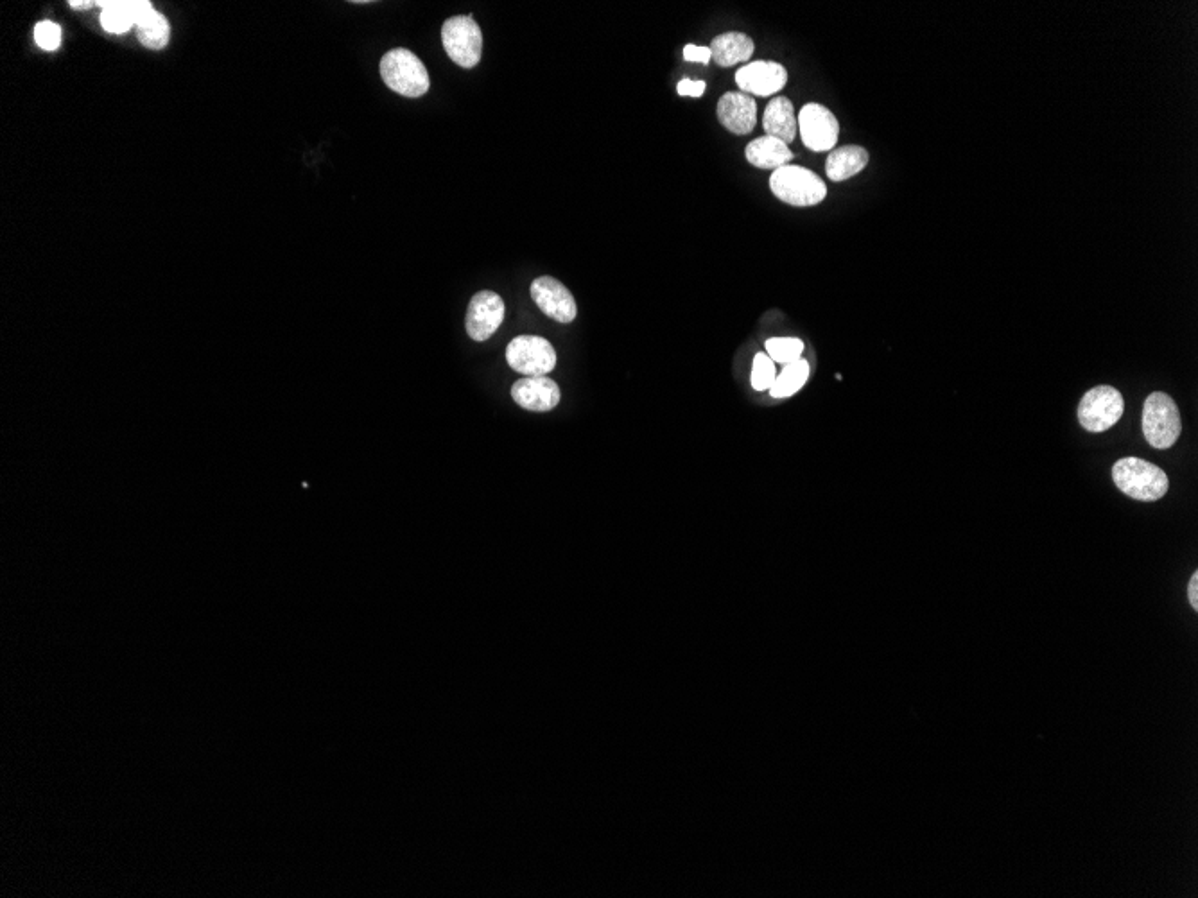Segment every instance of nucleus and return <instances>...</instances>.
Returning a JSON list of instances; mask_svg holds the SVG:
<instances>
[{
    "mask_svg": "<svg viewBox=\"0 0 1198 898\" xmlns=\"http://www.w3.org/2000/svg\"><path fill=\"white\" fill-rule=\"evenodd\" d=\"M137 29H139L137 36H139L140 44L148 49L158 51L169 44V38H171L169 20L162 13H158L157 9L149 11L148 15L137 24Z\"/></svg>",
    "mask_w": 1198,
    "mask_h": 898,
    "instance_id": "6ab92c4d",
    "label": "nucleus"
},
{
    "mask_svg": "<svg viewBox=\"0 0 1198 898\" xmlns=\"http://www.w3.org/2000/svg\"><path fill=\"white\" fill-rule=\"evenodd\" d=\"M512 397L517 402V406L526 411L546 413L558 406L560 388L555 380L549 379L546 375L526 377V379L517 380L513 384Z\"/></svg>",
    "mask_w": 1198,
    "mask_h": 898,
    "instance_id": "f8f14e48",
    "label": "nucleus"
},
{
    "mask_svg": "<svg viewBox=\"0 0 1198 898\" xmlns=\"http://www.w3.org/2000/svg\"><path fill=\"white\" fill-rule=\"evenodd\" d=\"M506 361L513 372L542 377L555 370L556 350L544 337L519 336L506 348Z\"/></svg>",
    "mask_w": 1198,
    "mask_h": 898,
    "instance_id": "0eeeda50",
    "label": "nucleus"
},
{
    "mask_svg": "<svg viewBox=\"0 0 1198 898\" xmlns=\"http://www.w3.org/2000/svg\"><path fill=\"white\" fill-rule=\"evenodd\" d=\"M1125 400L1112 386L1089 389L1078 404V422L1089 432H1105L1120 422Z\"/></svg>",
    "mask_w": 1198,
    "mask_h": 898,
    "instance_id": "423d86ee",
    "label": "nucleus"
},
{
    "mask_svg": "<svg viewBox=\"0 0 1198 898\" xmlns=\"http://www.w3.org/2000/svg\"><path fill=\"white\" fill-rule=\"evenodd\" d=\"M531 298L547 318L558 323H571L578 314L571 291L553 277H540L531 284Z\"/></svg>",
    "mask_w": 1198,
    "mask_h": 898,
    "instance_id": "9d476101",
    "label": "nucleus"
},
{
    "mask_svg": "<svg viewBox=\"0 0 1198 898\" xmlns=\"http://www.w3.org/2000/svg\"><path fill=\"white\" fill-rule=\"evenodd\" d=\"M442 42L449 58L463 69H474L481 60L483 33L472 15H460L445 20Z\"/></svg>",
    "mask_w": 1198,
    "mask_h": 898,
    "instance_id": "39448f33",
    "label": "nucleus"
},
{
    "mask_svg": "<svg viewBox=\"0 0 1198 898\" xmlns=\"http://www.w3.org/2000/svg\"><path fill=\"white\" fill-rule=\"evenodd\" d=\"M766 352L773 363L786 364L795 363L802 359L804 352V343L799 337H772L766 341Z\"/></svg>",
    "mask_w": 1198,
    "mask_h": 898,
    "instance_id": "412c9836",
    "label": "nucleus"
},
{
    "mask_svg": "<svg viewBox=\"0 0 1198 898\" xmlns=\"http://www.w3.org/2000/svg\"><path fill=\"white\" fill-rule=\"evenodd\" d=\"M97 4L103 6L101 26L108 33L121 35V33L130 31L131 27L137 26L133 0H106V2H97Z\"/></svg>",
    "mask_w": 1198,
    "mask_h": 898,
    "instance_id": "a211bd4d",
    "label": "nucleus"
},
{
    "mask_svg": "<svg viewBox=\"0 0 1198 898\" xmlns=\"http://www.w3.org/2000/svg\"><path fill=\"white\" fill-rule=\"evenodd\" d=\"M384 83L404 97H422L431 87L426 65L408 49H393L381 60Z\"/></svg>",
    "mask_w": 1198,
    "mask_h": 898,
    "instance_id": "7ed1b4c3",
    "label": "nucleus"
},
{
    "mask_svg": "<svg viewBox=\"0 0 1198 898\" xmlns=\"http://www.w3.org/2000/svg\"><path fill=\"white\" fill-rule=\"evenodd\" d=\"M94 4H96V2H92V0H85V2H83V0H81V2H79V0H70L69 2V6L72 9H90L92 6H94Z\"/></svg>",
    "mask_w": 1198,
    "mask_h": 898,
    "instance_id": "bb28decb",
    "label": "nucleus"
},
{
    "mask_svg": "<svg viewBox=\"0 0 1198 898\" xmlns=\"http://www.w3.org/2000/svg\"><path fill=\"white\" fill-rule=\"evenodd\" d=\"M684 58L687 61H698V63H709L711 58V49L709 47H698V45L689 44L684 47Z\"/></svg>",
    "mask_w": 1198,
    "mask_h": 898,
    "instance_id": "393cba45",
    "label": "nucleus"
},
{
    "mask_svg": "<svg viewBox=\"0 0 1198 898\" xmlns=\"http://www.w3.org/2000/svg\"><path fill=\"white\" fill-rule=\"evenodd\" d=\"M763 126L768 137L782 140L784 144H790L795 140L799 124L793 103L788 97L779 95L768 103L764 110Z\"/></svg>",
    "mask_w": 1198,
    "mask_h": 898,
    "instance_id": "4468645a",
    "label": "nucleus"
},
{
    "mask_svg": "<svg viewBox=\"0 0 1198 898\" xmlns=\"http://www.w3.org/2000/svg\"><path fill=\"white\" fill-rule=\"evenodd\" d=\"M748 164L754 165L757 169H768V171H777L784 165H790L793 153L790 151L788 144H784L782 140L775 137H759L752 140L747 146Z\"/></svg>",
    "mask_w": 1198,
    "mask_h": 898,
    "instance_id": "f3484780",
    "label": "nucleus"
},
{
    "mask_svg": "<svg viewBox=\"0 0 1198 898\" xmlns=\"http://www.w3.org/2000/svg\"><path fill=\"white\" fill-rule=\"evenodd\" d=\"M775 364L768 354H757L752 366V388L756 391H770L775 382Z\"/></svg>",
    "mask_w": 1198,
    "mask_h": 898,
    "instance_id": "4be33fe9",
    "label": "nucleus"
},
{
    "mask_svg": "<svg viewBox=\"0 0 1198 898\" xmlns=\"http://www.w3.org/2000/svg\"><path fill=\"white\" fill-rule=\"evenodd\" d=\"M1112 479L1127 497L1141 502L1159 501L1170 488L1168 475L1163 468L1139 458L1116 461L1112 467Z\"/></svg>",
    "mask_w": 1198,
    "mask_h": 898,
    "instance_id": "f257e3e1",
    "label": "nucleus"
},
{
    "mask_svg": "<svg viewBox=\"0 0 1198 898\" xmlns=\"http://www.w3.org/2000/svg\"><path fill=\"white\" fill-rule=\"evenodd\" d=\"M1181 432V413L1172 397L1155 391L1146 398L1143 407V434L1154 449H1170L1179 440Z\"/></svg>",
    "mask_w": 1198,
    "mask_h": 898,
    "instance_id": "20e7f679",
    "label": "nucleus"
},
{
    "mask_svg": "<svg viewBox=\"0 0 1198 898\" xmlns=\"http://www.w3.org/2000/svg\"><path fill=\"white\" fill-rule=\"evenodd\" d=\"M770 189L777 198L793 207H815L827 196L824 180L799 165H784L773 171Z\"/></svg>",
    "mask_w": 1198,
    "mask_h": 898,
    "instance_id": "f03ea898",
    "label": "nucleus"
},
{
    "mask_svg": "<svg viewBox=\"0 0 1198 898\" xmlns=\"http://www.w3.org/2000/svg\"><path fill=\"white\" fill-rule=\"evenodd\" d=\"M809 377V363L804 359H799L795 363L786 364L781 375L775 379L770 395L773 398H788L793 397L799 391Z\"/></svg>",
    "mask_w": 1198,
    "mask_h": 898,
    "instance_id": "aec40b11",
    "label": "nucleus"
},
{
    "mask_svg": "<svg viewBox=\"0 0 1198 898\" xmlns=\"http://www.w3.org/2000/svg\"><path fill=\"white\" fill-rule=\"evenodd\" d=\"M35 40L45 51H56L61 44V27L51 20L38 22L35 27Z\"/></svg>",
    "mask_w": 1198,
    "mask_h": 898,
    "instance_id": "5701e85b",
    "label": "nucleus"
},
{
    "mask_svg": "<svg viewBox=\"0 0 1198 898\" xmlns=\"http://www.w3.org/2000/svg\"><path fill=\"white\" fill-rule=\"evenodd\" d=\"M718 119L734 135H748L757 124V104L752 95L727 92L718 101Z\"/></svg>",
    "mask_w": 1198,
    "mask_h": 898,
    "instance_id": "ddd939ff",
    "label": "nucleus"
},
{
    "mask_svg": "<svg viewBox=\"0 0 1198 898\" xmlns=\"http://www.w3.org/2000/svg\"><path fill=\"white\" fill-rule=\"evenodd\" d=\"M1188 597H1190L1193 610H1198V572H1193V576H1191L1190 585H1188Z\"/></svg>",
    "mask_w": 1198,
    "mask_h": 898,
    "instance_id": "a878e982",
    "label": "nucleus"
},
{
    "mask_svg": "<svg viewBox=\"0 0 1198 898\" xmlns=\"http://www.w3.org/2000/svg\"><path fill=\"white\" fill-rule=\"evenodd\" d=\"M504 320L503 298L494 291H479L467 307L465 329L474 341H487Z\"/></svg>",
    "mask_w": 1198,
    "mask_h": 898,
    "instance_id": "1a4fd4ad",
    "label": "nucleus"
},
{
    "mask_svg": "<svg viewBox=\"0 0 1198 898\" xmlns=\"http://www.w3.org/2000/svg\"><path fill=\"white\" fill-rule=\"evenodd\" d=\"M800 137L811 151H829L834 149L840 137V124L834 113L822 104L809 103L800 110L797 117Z\"/></svg>",
    "mask_w": 1198,
    "mask_h": 898,
    "instance_id": "6e6552de",
    "label": "nucleus"
},
{
    "mask_svg": "<svg viewBox=\"0 0 1198 898\" xmlns=\"http://www.w3.org/2000/svg\"><path fill=\"white\" fill-rule=\"evenodd\" d=\"M711 58L720 67H734L747 63L756 51L754 40L743 33H723L711 42Z\"/></svg>",
    "mask_w": 1198,
    "mask_h": 898,
    "instance_id": "dca6fc26",
    "label": "nucleus"
},
{
    "mask_svg": "<svg viewBox=\"0 0 1198 898\" xmlns=\"http://www.w3.org/2000/svg\"><path fill=\"white\" fill-rule=\"evenodd\" d=\"M869 151L861 146H842L838 149H833L827 162H825V174L831 182H845L852 176L861 173L867 164H869Z\"/></svg>",
    "mask_w": 1198,
    "mask_h": 898,
    "instance_id": "2eb2a0df",
    "label": "nucleus"
},
{
    "mask_svg": "<svg viewBox=\"0 0 1198 898\" xmlns=\"http://www.w3.org/2000/svg\"><path fill=\"white\" fill-rule=\"evenodd\" d=\"M736 83L743 94L768 97L786 87L788 72L777 61H754L736 72Z\"/></svg>",
    "mask_w": 1198,
    "mask_h": 898,
    "instance_id": "9b49d317",
    "label": "nucleus"
},
{
    "mask_svg": "<svg viewBox=\"0 0 1198 898\" xmlns=\"http://www.w3.org/2000/svg\"><path fill=\"white\" fill-rule=\"evenodd\" d=\"M704 81H693V79H682L677 85L678 94L687 95V97H702L705 92Z\"/></svg>",
    "mask_w": 1198,
    "mask_h": 898,
    "instance_id": "b1692460",
    "label": "nucleus"
}]
</instances>
